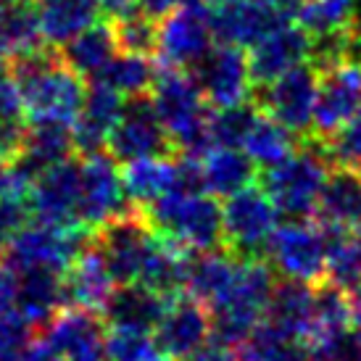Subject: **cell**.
<instances>
[{
    "mask_svg": "<svg viewBox=\"0 0 361 361\" xmlns=\"http://www.w3.org/2000/svg\"><path fill=\"white\" fill-rule=\"evenodd\" d=\"M11 80L19 87L30 121H66L74 124L85 106V80L63 63L51 45L16 56Z\"/></svg>",
    "mask_w": 361,
    "mask_h": 361,
    "instance_id": "obj_1",
    "label": "cell"
},
{
    "mask_svg": "<svg viewBox=\"0 0 361 361\" xmlns=\"http://www.w3.org/2000/svg\"><path fill=\"white\" fill-rule=\"evenodd\" d=\"M151 101L180 156L201 161L206 153L214 151L209 132V101L192 74L164 66L151 90Z\"/></svg>",
    "mask_w": 361,
    "mask_h": 361,
    "instance_id": "obj_2",
    "label": "cell"
},
{
    "mask_svg": "<svg viewBox=\"0 0 361 361\" xmlns=\"http://www.w3.org/2000/svg\"><path fill=\"white\" fill-rule=\"evenodd\" d=\"M332 169L327 142L303 137V145L288 161L259 174L261 188L288 219H309L317 214L324 180Z\"/></svg>",
    "mask_w": 361,
    "mask_h": 361,
    "instance_id": "obj_3",
    "label": "cell"
},
{
    "mask_svg": "<svg viewBox=\"0 0 361 361\" xmlns=\"http://www.w3.org/2000/svg\"><path fill=\"white\" fill-rule=\"evenodd\" d=\"M274 274L277 271L271 269L267 261H243L232 288L219 301L209 306L214 343H221L230 348V345H243L251 338L253 330L267 317L271 293L277 288Z\"/></svg>",
    "mask_w": 361,
    "mask_h": 361,
    "instance_id": "obj_4",
    "label": "cell"
},
{
    "mask_svg": "<svg viewBox=\"0 0 361 361\" xmlns=\"http://www.w3.org/2000/svg\"><path fill=\"white\" fill-rule=\"evenodd\" d=\"M142 211L161 238L177 243L190 253L214 251L224 245V214L209 192L174 190Z\"/></svg>",
    "mask_w": 361,
    "mask_h": 361,
    "instance_id": "obj_5",
    "label": "cell"
},
{
    "mask_svg": "<svg viewBox=\"0 0 361 361\" xmlns=\"http://www.w3.org/2000/svg\"><path fill=\"white\" fill-rule=\"evenodd\" d=\"M95 235H90L87 224H51V221H27L8 248L3 251V261L13 271L53 269L66 274L82 253L92 248Z\"/></svg>",
    "mask_w": 361,
    "mask_h": 361,
    "instance_id": "obj_6",
    "label": "cell"
},
{
    "mask_svg": "<svg viewBox=\"0 0 361 361\" xmlns=\"http://www.w3.org/2000/svg\"><path fill=\"white\" fill-rule=\"evenodd\" d=\"M269 267L280 277L303 280L319 285L327 274V256H330V235L322 221L290 219L280 224L271 235L267 253Z\"/></svg>",
    "mask_w": 361,
    "mask_h": 361,
    "instance_id": "obj_7",
    "label": "cell"
},
{
    "mask_svg": "<svg viewBox=\"0 0 361 361\" xmlns=\"http://www.w3.org/2000/svg\"><path fill=\"white\" fill-rule=\"evenodd\" d=\"M159 245V232L142 209H127L95 232V248L109 264L116 285L140 280L145 264Z\"/></svg>",
    "mask_w": 361,
    "mask_h": 361,
    "instance_id": "obj_8",
    "label": "cell"
},
{
    "mask_svg": "<svg viewBox=\"0 0 361 361\" xmlns=\"http://www.w3.org/2000/svg\"><path fill=\"white\" fill-rule=\"evenodd\" d=\"M224 248L238 259H259L267 253L271 235L280 227V209L264 188H245L224 198Z\"/></svg>",
    "mask_w": 361,
    "mask_h": 361,
    "instance_id": "obj_9",
    "label": "cell"
},
{
    "mask_svg": "<svg viewBox=\"0 0 361 361\" xmlns=\"http://www.w3.org/2000/svg\"><path fill=\"white\" fill-rule=\"evenodd\" d=\"M322 71L314 63H301L274 82L256 87V106L301 137L314 132V111L319 101Z\"/></svg>",
    "mask_w": 361,
    "mask_h": 361,
    "instance_id": "obj_10",
    "label": "cell"
},
{
    "mask_svg": "<svg viewBox=\"0 0 361 361\" xmlns=\"http://www.w3.org/2000/svg\"><path fill=\"white\" fill-rule=\"evenodd\" d=\"M214 27L206 3L182 6L159 19V48L156 59L166 69H195L203 56L214 48Z\"/></svg>",
    "mask_w": 361,
    "mask_h": 361,
    "instance_id": "obj_11",
    "label": "cell"
},
{
    "mask_svg": "<svg viewBox=\"0 0 361 361\" xmlns=\"http://www.w3.org/2000/svg\"><path fill=\"white\" fill-rule=\"evenodd\" d=\"M192 77L198 80L206 101L214 109L240 106L256 95V80L248 53L238 45H224V42L214 45L192 69Z\"/></svg>",
    "mask_w": 361,
    "mask_h": 361,
    "instance_id": "obj_12",
    "label": "cell"
},
{
    "mask_svg": "<svg viewBox=\"0 0 361 361\" xmlns=\"http://www.w3.org/2000/svg\"><path fill=\"white\" fill-rule=\"evenodd\" d=\"M59 361H109V324L98 311L66 306L42 327Z\"/></svg>",
    "mask_w": 361,
    "mask_h": 361,
    "instance_id": "obj_13",
    "label": "cell"
},
{
    "mask_svg": "<svg viewBox=\"0 0 361 361\" xmlns=\"http://www.w3.org/2000/svg\"><path fill=\"white\" fill-rule=\"evenodd\" d=\"M169 151H174V145L153 101L145 95L130 98L111 132L109 153L119 164H130L140 159L169 156Z\"/></svg>",
    "mask_w": 361,
    "mask_h": 361,
    "instance_id": "obj_14",
    "label": "cell"
},
{
    "mask_svg": "<svg viewBox=\"0 0 361 361\" xmlns=\"http://www.w3.org/2000/svg\"><path fill=\"white\" fill-rule=\"evenodd\" d=\"M130 195L124 188V171L119 161L109 151L87 156L82 161V198H80V221L90 230H98L119 214L127 211Z\"/></svg>",
    "mask_w": 361,
    "mask_h": 361,
    "instance_id": "obj_15",
    "label": "cell"
},
{
    "mask_svg": "<svg viewBox=\"0 0 361 361\" xmlns=\"http://www.w3.org/2000/svg\"><path fill=\"white\" fill-rule=\"evenodd\" d=\"M361 111V61H345L322 71L319 101L311 137L332 140Z\"/></svg>",
    "mask_w": 361,
    "mask_h": 361,
    "instance_id": "obj_16",
    "label": "cell"
},
{
    "mask_svg": "<svg viewBox=\"0 0 361 361\" xmlns=\"http://www.w3.org/2000/svg\"><path fill=\"white\" fill-rule=\"evenodd\" d=\"M156 345L161 353L171 359H185L190 353L201 351L214 338L211 330V309L203 301L192 298L190 293L174 295L166 303L159 327L153 330Z\"/></svg>",
    "mask_w": 361,
    "mask_h": 361,
    "instance_id": "obj_17",
    "label": "cell"
},
{
    "mask_svg": "<svg viewBox=\"0 0 361 361\" xmlns=\"http://www.w3.org/2000/svg\"><path fill=\"white\" fill-rule=\"evenodd\" d=\"M214 27V37L224 45L253 48L274 27L288 21L285 13L264 0H209L206 3Z\"/></svg>",
    "mask_w": 361,
    "mask_h": 361,
    "instance_id": "obj_18",
    "label": "cell"
},
{
    "mask_svg": "<svg viewBox=\"0 0 361 361\" xmlns=\"http://www.w3.org/2000/svg\"><path fill=\"white\" fill-rule=\"evenodd\" d=\"M82 198V161H63L35 180L27 203L35 219L51 224H77Z\"/></svg>",
    "mask_w": 361,
    "mask_h": 361,
    "instance_id": "obj_19",
    "label": "cell"
},
{
    "mask_svg": "<svg viewBox=\"0 0 361 361\" xmlns=\"http://www.w3.org/2000/svg\"><path fill=\"white\" fill-rule=\"evenodd\" d=\"M311 51H314V40L309 32L301 24L282 21L280 27H274L267 37H261L248 53L256 87L274 82L301 63H309Z\"/></svg>",
    "mask_w": 361,
    "mask_h": 361,
    "instance_id": "obj_20",
    "label": "cell"
},
{
    "mask_svg": "<svg viewBox=\"0 0 361 361\" xmlns=\"http://www.w3.org/2000/svg\"><path fill=\"white\" fill-rule=\"evenodd\" d=\"M124 106L127 103H124L121 92H116L114 87L103 85V82H90L87 95H85V106H82L80 116L74 119V124H71L74 151L82 153L85 159L109 151L111 132L116 127Z\"/></svg>",
    "mask_w": 361,
    "mask_h": 361,
    "instance_id": "obj_21",
    "label": "cell"
},
{
    "mask_svg": "<svg viewBox=\"0 0 361 361\" xmlns=\"http://www.w3.org/2000/svg\"><path fill=\"white\" fill-rule=\"evenodd\" d=\"M166 303L169 298L159 295L148 285L127 282V285H116L101 317L109 327H132V330L153 332L166 311Z\"/></svg>",
    "mask_w": 361,
    "mask_h": 361,
    "instance_id": "obj_22",
    "label": "cell"
},
{
    "mask_svg": "<svg viewBox=\"0 0 361 361\" xmlns=\"http://www.w3.org/2000/svg\"><path fill=\"white\" fill-rule=\"evenodd\" d=\"M322 224L356 230L361 224V169L332 164L317 206Z\"/></svg>",
    "mask_w": 361,
    "mask_h": 361,
    "instance_id": "obj_23",
    "label": "cell"
},
{
    "mask_svg": "<svg viewBox=\"0 0 361 361\" xmlns=\"http://www.w3.org/2000/svg\"><path fill=\"white\" fill-rule=\"evenodd\" d=\"M19 274L16 311L32 327H45L61 309L69 306L63 274L53 269H30Z\"/></svg>",
    "mask_w": 361,
    "mask_h": 361,
    "instance_id": "obj_24",
    "label": "cell"
},
{
    "mask_svg": "<svg viewBox=\"0 0 361 361\" xmlns=\"http://www.w3.org/2000/svg\"><path fill=\"white\" fill-rule=\"evenodd\" d=\"M314 293H317V285L311 282L282 277L271 293L264 322H269L271 327H277L290 338L309 341L311 327H314Z\"/></svg>",
    "mask_w": 361,
    "mask_h": 361,
    "instance_id": "obj_25",
    "label": "cell"
},
{
    "mask_svg": "<svg viewBox=\"0 0 361 361\" xmlns=\"http://www.w3.org/2000/svg\"><path fill=\"white\" fill-rule=\"evenodd\" d=\"M63 282H66L69 306H82V309L98 311V314L106 309L111 293L116 290V280H114L101 251L95 248V243L66 269Z\"/></svg>",
    "mask_w": 361,
    "mask_h": 361,
    "instance_id": "obj_26",
    "label": "cell"
},
{
    "mask_svg": "<svg viewBox=\"0 0 361 361\" xmlns=\"http://www.w3.org/2000/svg\"><path fill=\"white\" fill-rule=\"evenodd\" d=\"M45 45L63 48L80 32L98 24L103 13L101 0H35Z\"/></svg>",
    "mask_w": 361,
    "mask_h": 361,
    "instance_id": "obj_27",
    "label": "cell"
},
{
    "mask_svg": "<svg viewBox=\"0 0 361 361\" xmlns=\"http://www.w3.org/2000/svg\"><path fill=\"white\" fill-rule=\"evenodd\" d=\"M119 53V40L111 21H98L80 32L74 40H69L61 51V59L74 74H80L82 80H98L106 66L116 59Z\"/></svg>",
    "mask_w": 361,
    "mask_h": 361,
    "instance_id": "obj_28",
    "label": "cell"
},
{
    "mask_svg": "<svg viewBox=\"0 0 361 361\" xmlns=\"http://www.w3.org/2000/svg\"><path fill=\"white\" fill-rule=\"evenodd\" d=\"M203 190L214 198H230L259 180V166L243 148H214L201 159Z\"/></svg>",
    "mask_w": 361,
    "mask_h": 361,
    "instance_id": "obj_29",
    "label": "cell"
},
{
    "mask_svg": "<svg viewBox=\"0 0 361 361\" xmlns=\"http://www.w3.org/2000/svg\"><path fill=\"white\" fill-rule=\"evenodd\" d=\"M240 264L243 259H238L230 248L192 253L185 293H190L192 298L203 301L206 306L216 303L232 288V282L240 271Z\"/></svg>",
    "mask_w": 361,
    "mask_h": 361,
    "instance_id": "obj_30",
    "label": "cell"
},
{
    "mask_svg": "<svg viewBox=\"0 0 361 361\" xmlns=\"http://www.w3.org/2000/svg\"><path fill=\"white\" fill-rule=\"evenodd\" d=\"M124 188L135 206L148 209L159 198L180 190V161L156 156L124 164Z\"/></svg>",
    "mask_w": 361,
    "mask_h": 361,
    "instance_id": "obj_31",
    "label": "cell"
},
{
    "mask_svg": "<svg viewBox=\"0 0 361 361\" xmlns=\"http://www.w3.org/2000/svg\"><path fill=\"white\" fill-rule=\"evenodd\" d=\"M190 256L188 248H182L177 243L166 240L159 235V245L151 253V259L142 269L140 280L142 285H148L151 290H156L164 298H174L182 295L188 288V271H190Z\"/></svg>",
    "mask_w": 361,
    "mask_h": 361,
    "instance_id": "obj_32",
    "label": "cell"
},
{
    "mask_svg": "<svg viewBox=\"0 0 361 361\" xmlns=\"http://www.w3.org/2000/svg\"><path fill=\"white\" fill-rule=\"evenodd\" d=\"M42 45L37 6L32 0H0V53L16 59Z\"/></svg>",
    "mask_w": 361,
    "mask_h": 361,
    "instance_id": "obj_33",
    "label": "cell"
},
{
    "mask_svg": "<svg viewBox=\"0 0 361 361\" xmlns=\"http://www.w3.org/2000/svg\"><path fill=\"white\" fill-rule=\"evenodd\" d=\"M298 135L288 130L285 124L271 119L267 114H261L259 121L253 124L251 135L243 142V151L251 156V161L259 166V171L271 169L282 161H288L293 153L298 151Z\"/></svg>",
    "mask_w": 361,
    "mask_h": 361,
    "instance_id": "obj_34",
    "label": "cell"
},
{
    "mask_svg": "<svg viewBox=\"0 0 361 361\" xmlns=\"http://www.w3.org/2000/svg\"><path fill=\"white\" fill-rule=\"evenodd\" d=\"M295 16L311 40H322L359 27V0H303Z\"/></svg>",
    "mask_w": 361,
    "mask_h": 361,
    "instance_id": "obj_35",
    "label": "cell"
},
{
    "mask_svg": "<svg viewBox=\"0 0 361 361\" xmlns=\"http://www.w3.org/2000/svg\"><path fill=\"white\" fill-rule=\"evenodd\" d=\"M159 71L161 69L153 63L151 56L119 51L116 59L106 66V71L92 82L109 85L116 92H121L124 98H140V95H148L153 90V85L159 80Z\"/></svg>",
    "mask_w": 361,
    "mask_h": 361,
    "instance_id": "obj_36",
    "label": "cell"
},
{
    "mask_svg": "<svg viewBox=\"0 0 361 361\" xmlns=\"http://www.w3.org/2000/svg\"><path fill=\"white\" fill-rule=\"evenodd\" d=\"M240 361H311V348L298 338L271 327L269 322H261L240 345Z\"/></svg>",
    "mask_w": 361,
    "mask_h": 361,
    "instance_id": "obj_37",
    "label": "cell"
},
{
    "mask_svg": "<svg viewBox=\"0 0 361 361\" xmlns=\"http://www.w3.org/2000/svg\"><path fill=\"white\" fill-rule=\"evenodd\" d=\"M351 327V293L322 280L314 293V327H311V341H322Z\"/></svg>",
    "mask_w": 361,
    "mask_h": 361,
    "instance_id": "obj_38",
    "label": "cell"
},
{
    "mask_svg": "<svg viewBox=\"0 0 361 361\" xmlns=\"http://www.w3.org/2000/svg\"><path fill=\"white\" fill-rule=\"evenodd\" d=\"M327 227L330 235V256H327V274L324 280L343 288L345 293L361 290V251L353 235L348 238L351 230H341V227Z\"/></svg>",
    "mask_w": 361,
    "mask_h": 361,
    "instance_id": "obj_39",
    "label": "cell"
},
{
    "mask_svg": "<svg viewBox=\"0 0 361 361\" xmlns=\"http://www.w3.org/2000/svg\"><path fill=\"white\" fill-rule=\"evenodd\" d=\"M259 116L261 109L251 101L240 106H227V109H214L209 119L214 148H243V142L251 135Z\"/></svg>",
    "mask_w": 361,
    "mask_h": 361,
    "instance_id": "obj_40",
    "label": "cell"
},
{
    "mask_svg": "<svg viewBox=\"0 0 361 361\" xmlns=\"http://www.w3.org/2000/svg\"><path fill=\"white\" fill-rule=\"evenodd\" d=\"M116 40H119V51L127 53H140V56H153L159 48V19L137 11L132 16L111 21Z\"/></svg>",
    "mask_w": 361,
    "mask_h": 361,
    "instance_id": "obj_41",
    "label": "cell"
},
{
    "mask_svg": "<svg viewBox=\"0 0 361 361\" xmlns=\"http://www.w3.org/2000/svg\"><path fill=\"white\" fill-rule=\"evenodd\" d=\"M109 361H148L159 351L156 338L145 330L109 327Z\"/></svg>",
    "mask_w": 361,
    "mask_h": 361,
    "instance_id": "obj_42",
    "label": "cell"
},
{
    "mask_svg": "<svg viewBox=\"0 0 361 361\" xmlns=\"http://www.w3.org/2000/svg\"><path fill=\"white\" fill-rule=\"evenodd\" d=\"M324 142H327V153H330L332 164L361 169V111L332 140Z\"/></svg>",
    "mask_w": 361,
    "mask_h": 361,
    "instance_id": "obj_43",
    "label": "cell"
},
{
    "mask_svg": "<svg viewBox=\"0 0 361 361\" xmlns=\"http://www.w3.org/2000/svg\"><path fill=\"white\" fill-rule=\"evenodd\" d=\"M30 219V203L27 198H16V195H3L0 198V256L13 240V235L27 224Z\"/></svg>",
    "mask_w": 361,
    "mask_h": 361,
    "instance_id": "obj_44",
    "label": "cell"
},
{
    "mask_svg": "<svg viewBox=\"0 0 361 361\" xmlns=\"http://www.w3.org/2000/svg\"><path fill=\"white\" fill-rule=\"evenodd\" d=\"M16 295H19V274L6 261H0V317L16 311Z\"/></svg>",
    "mask_w": 361,
    "mask_h": 361,
    "instance_id": "obj_45",
    "label": "cell"
},
{
    "mask_svg": "<svg viewBox=\"0 0 361 361\" xmlns=\"http://www.w3.org/2000/svg\"><path fill=\"white\" fill-rule=\"evenodd\" d=\"M180 361H240V359H238L227 345L209 343V345H203L201 351L190 353V356H185V359H180Z\"/></svg>",
    "mask_w": 361,
    "mask_h": 361,
    "instance_id": "obj_46",
    "label": "cell"
},
{
    "mask_svg": "<svg viewBox=\"0 0 361 361\" xmlns=\"http://www.w3.org/2000/svg\"><path fill=\"white\" fill-rule=\"evenodd\" d=\"M198 3H206V0H140V6L145 13H151L156 19L166 16L169 11L182 8V6H198Z\"/></svg>",
    "mask_w": 361,
    "mask_h": 361,
    "instance_id": "obj_47",
    "label": "cell"
},
{
    "mask_svg": "<svg viewBox=\"0 0 361 361\" xmlns=\"http://www.w3.org/2000/svg\"><path fill=\"white\" fill-rule=\"evenodd\" d=\"M101 6H103V13L111 21L124 19V16H132V13L142 11L140 0H101Z\"/></svg>",
    "mask_w": 361,
    "mask_h": 361,
    "instance_id": "obj_48",
    "label": "cell"
},
{
    "mask_svg": "<svg viewBox=\"0 0 361 361\" xmlns=\"http://www.w3.org/2000/svg\"><path fill=\"white\" fill-rule=\"evenodd\" d=\"M3 195H16V198H24L16 190V182H13V174H11L8 164H0V198Z\"/></svg>",
    "mask_w": 361,
    "mask_h": 361,
    "instance_id": "obj_49",
    "label": "cell"
},
{
    "mask_svg": "<svg viewBox=\"0 0 361 361\" xmlns=\"http://www.w3.org/2000/svg\"><path fill=\"white\" fill-rule=\"evenodd\" d=\"M264 3H269L271 8H277L280 13H285V16L298 13V8L303 6V0H264Z\"/></svg>",
    "mask_w": 361,
    "mask_h": 361,
    "instance_id": "obj_50",
    "label": "cell"
},
{
    "mask_svg": "<svg viewBox=\"0 0 361 361\" xmlns=\"http://www.w3.org/2000/svg\"><path fill=\"white\" fill-rule=\"evenodd\" d=\"M351 327L361 335V290L351 293Z\"/></svg>",
    "mask_w": 361,
    "mask_h": 361,
    "instance_id": "obj_51",
    "label": "cell"
},
{
    "mask_svg": "<svg viewBox=\"0 0 361 361\" xmlns=\"http://www.w3.org/2000/svg\"><path fill=\"white\" fill-rule=\"evenodd\" d=\"M11 74V63L6 61V53H0V80H6Z\"/></svg>",
    "mask_w": 361,
    "mask_h": 361,
    "instance_id": "obj_52",
    "label": "cell"
},
{
    "mask_svg": "<svg viewBox=\"0 0 361 361\" xmlns=\"http://www.w3.org/2000/svg\"><path fill=\"white\" fill-rule=\"evenodd\" d=\"M148 361H174V359H171V356H166V353L156 351V353H153V356H151V359H148Z\"/></svg>",
    "mask_w": 361,
    "mask_h": 361,
    "instance_id": "obj_53",
    "label": "cell"
},
{
    "mask_svg": "<svg viewBox=\"0 0 361 361\" xmlns=\"http://www.w3.org/2000/svg\"><path fill=\"white\" fill-rule=\"evenodd\" d=\"M353 240H356V245H359V251H361V224L353 230Z\"/></svg>",
    "mask_w": 361,
    "mask_h": 361,
    "instance_id": "obj_54",
    "label": "cell"
},
{
    "mask_svg": "<svg viewBox=\"0 0 361 361\" xmlns=\"http://www.w3.org/2000/svg\"><path fill=\"white\" fill-rule=\"evenodd\" d=\"M56 361H59V359H56Z\"/></svg>",
    "mask_w": 361,
    "mask_h": 361,
    "instance_id": "obj_55",
    "label": "cell"
}]
</instances>
